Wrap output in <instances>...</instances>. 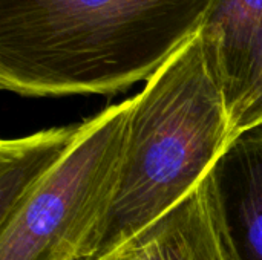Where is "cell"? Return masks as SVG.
I'll return each mask as SVG.
<instances>
[{"instance_id":"7a4b0ae2","label":"cell","mask_w":262,"mask_h":260,"mask_svg":"<svg viewBox=\"0 0 262 260\" xmlns=\"http://www.w3.org/2000/svg\"><path fill=\"white\" fill-rule=\"evenodd\" d=\"M232 141L226 98L198 31L132 97L117 193L91 260L163 218Z\"/></svg>"},{"instance_id":"8992f818","label":"cell","mask_w":262,"mask_h":260,"mask_svg":"<svg viewBox=\"0 0 262 260\" xmlns=\"http://www.w3.org/2000/svg\"><path fill=\"white\" fill-rule=\"evenodd\" d=\"M97 260H233L218 218L212 173L147 230Z\"/></svg>"},{"instance_id":"6da1fadb","label":"cell","mask_w":262,"mask_h":260,"mask_svg":"<svg viewBox=\"0 0 262 260\" xmlns=\"http://www.w3.org/2000/svg\"><path fill=\"white\" fill-rule=\"evenodd\" d=\"M215 0H0V87L35 98L117 95L149 80Z\"/></svg>"},{"instance_id":"5b68a950","label":"cell","mask_w":262,"mask_h":260,"mask_svg":"<svg viewBox=\"0 0 262 260\" xmlns=\"http://www.w3.org/2000/svg\"><path fill=\"white\" fill-rule=\"evenodd\" d=\"M210 173L232 259L262 260V126L238 135Z\"/></svg>"},{"instance_id":"3957f363","label":"cell","mask_w":262,"mask_h":260,"mask_svg":"<svg viewBox=\"0 0 262 260\" xmlns=\"http://www.w3.org/2000/svg\"><path fill=\"white\" fill-rule=\"evenodd\" d=\"M132 98L83 120L69 150L0 225V260H91L112 207Z\"/></svg>"},{"instance_id":"52a82bcc","label":"cell","mask_w":262,"mask_h":260,"mask_svg":"<svg viewBox=\"0 0 262 260\" xmlns=\"http://www.w3.org/2000/svg\"><path fill=\"white\" fill-rule=\"evenodd\" d=\"M80 123L57 126L0 143V225L28 201L69 150Z\"/></svg>"},{"instance_id":"277c9868","label":"cell","mask_w":262,"mask_h":260,"mask_svg":"<svg viewBox=\"0 0 262 260\" xmlns=\"http://www.w3.org/2000/svg\"><path fill=\"white\" fill-rule=\"evenodd\" d=\"M200 35L235 139L262 126V0H215Z\"/></svg>"}]
</instances>
